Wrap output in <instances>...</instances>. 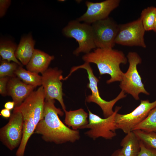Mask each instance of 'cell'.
Segmentation results:
<instances>
[{"mask_svg":"<svg viewBox=\"0 0 156 156\" xmlns=\"http://www.w3.org/2000/svg\"><path fill=\"white\" fill-rule=\"evenodd\" d=\"M153 30L155 32H156V15H155V17L154 29Z\"/></svg>","mask_w":156,"mask_h":156,"instance_id":"1f68e13d","label":"cell"},{"mask_svg":"<svg viewBox=\"0 0 156 156\" xmlns=\"http://www.w3.org/2000/svg\"><path fill=\"white\" fill-rule=\"evenodd\" d=\"M54 99H45L44 117L36 126L34 133L41 135L47 142L59 144L74 142L80 138L79 131L70 129L60 120L64 113L55 105Z\"/></svg>","mask_w":156,"mask_h":156,"instance_id":"6da1fadb","label":"cell"},{"mask_svg":"<svg viewBox=\"0 0 156 156\" xmlns=\"http://www.w3.org/2000/svg\"><path fill=\"white\" fill-rule=\"evenodd\" d=\"M16 77L28 84L36 87L42 86V76L36 73L31 72L19 66L15 73Z\"/></svg>","mask_w":156,"mask_h":156,"instance_id":"ffe728a7","label":"cell"},{"mask_svg":"<svg viewBox=\"0 0 156 156\" xmlns=\"http://www.w3.org/2000/svg\"><path fill=\"white\" fill-rule=\"evenodd\" d=\"M64 122L69 128L75 130L83 129L88 123V114L82 108L75 110H66Z\"/></svg>","mask_w":156,"mask_h":156,"instance_id":"e0dca14e","label":"cell"},{"mask_svg":"<svg viewBox=\"0 0 156 156\" xmlns=\"http://www.w3.org/2000/svg\"><path fill=\"white\" fill-rule=\"evenodd\" d=\"M54 58L53 55L35 49L30 60L26 65V68L31 72L42 74L48 69L51 62Z\"/></svg>","mask_w":156,"mask_h":156,"instance_id":"9a60e30c","label":"cell"},{"mask_svg":"<svg viewBox=\"0 0 156 156\" xmlns=\"http://www.w3.org/2000/svg\"><path fill=\"white\" fill-rule=\"evenodd\" d=\"M147 132H156V107L151 110L146 118L132 129Z\"/></svg>","mask_w":156,"mask_h":156,"instance_id":"603a6c76","label":"cell"},{"mask_svg":"<svg viewBox=\"0 0 156 156\" xmlns=\"http://www.w3.org/2000/svg\"><path fill=\"white\" fill-rule=\"evenodd\" d=\"M15 106V103L13 101H8L5 103L4 105V107L5 108L10 110L13 109Z\"/></svg>","mask_w":156,"mask_h":156,"instance_id":"f546056e","label":"cell"},{"mask_svg":"<svg viewBox=\"0 0 156 156\" xmlns=\"http://www.w3.org/2000/svg\"><path fill=\"white\" fill-rule=\"evenodd\" d=\"M94 40L96 48L113 49L119 29V25L108 18L91 25Z\"/></svg>","mask_w":156,"mask_h":156,"instance_id":"52a82bcc","label":"cell"},{"mask_svg":"<svg viewBox=\"0 0 156 156\" xmlns=\"http://www.w3.org/2000/svg\"><path fill=\"white\" fill-rule=\"evenodd\" d=\"M62 32L65 36L74 38L78 43L79 47L73 52L76 55L81 53H89L92 49L96 48L90 24L72 20L63 29Z\"/></svg>","mask_w":156,"mask_h":156,"instance_id":"5b68a950","label":"cell"},{"mask_svg":"<svg viewBox=\"0 0 156 156\" xmlns=\"http://www.w3.org/2000/svg\"><path fill=\"white\" fill-rule=\"evenodd\" d=\"M9 0H0V17H2L5 14L7 10L11 3Z\"/></svg>","mask_w":156,"mask_h":156,"instance_id":"83f0119b","label":"cell"},{"mask_svg":"<svg viewBox=\"0 0 156 156\" xmlns=\"http://www.w3.org/2000/svg\"><path fill=\"white\" fill-rule=\"evenodd\" d=\"M35 41L31 35L23 37L15 52L16 58L22 64L26 65L34 52Z\"/></svg>","mask_w":156,"mask_h":156,"instance_id":"2e32d148","label":"cell"},{"mask_svg":"<svg viewBox=\"0 0 156 156\" xmlns=\"http://www.w3.org/2000/svg\"><path fill=\"white\" fill-rule=\"evenodd\" d=\"M156 107V100L150 102L148 100H141L140 105L130 113L122 114L117 113L115 116L117 129H120L126 133L142 122L150 111Z\"/></svg>","mask_w":156,"mask_h":156,"instance_id":"ba28073f","label":"cell"},{"mask_svg":"<svg viewBox=\"0 0 156 156\" xmlns=\"http://www.w3.org/2000/svg\"><path fill=\"white\" fill-rule=\"evenodd\" d=\"M137 156H156V149L148 146L140 140V150Z\"/></svg>","mask_w":156,"mask_h":156,"instance_id":"484cf974","label":"cell"},{"mask_svg":"<svg viewBox=\"0 0 156 156\" xmlns=\"http://www.w3.org/2000/svg\"><path fill=\"white\" fill-rule=\"evenodd\" d=\"M0 115L3 117L7 118H10L11 115L10 110L5 108L1 110Z\"/></svg>","mask_w":156,"mask_h":156,"instance_id":"f1b7e54d","label":"cell"},{"mask_svg":"<svg viewBox=\"0 0 156 156\" xmlns=\"http://www.w3.org/2000/svg\"><path fill=\"white\" fill-rule=\"evenodd\" d=\"M82 59L85 62L96 64L100 75H109L111 78L107 81L108 84L121 81L123 73L120 65L126 64L127 61L122 51L113 49L96 48L83 56Z\"/></svg>","mask_w":156,"mask_h":156,"instance_id":"7a4b0ae2","label":"cell"},{"mask_svg":"<svg viewBox=\"0 0 156 156\" xmlns=\"http://www.w3.org/2000/svg\"><path fill=\"white\" fill-rule=\"evenodd\" d=\"M80 68L84 69L87 72L89 81L87 87L90 89L92 92L91 94L86 98V102H93L99 106L102 110L105 118L111 116L114 112L113 110L114 105L118 101L126 96L125 93L122 90L118 95L114 99L109 101L104 100L100 96L98 89V83L99 79L94 74L92 69L89 63L85 62L81 65L73 67L67 77H68L73 73Z\"/></svg>","mask_w":156,"mask_h":156,"instance_id":"277c9868","label":"cell"},{"mask_svg":"<svg viewBox=\"0 0 156 156\" xmlns=\"http://www.w3.org/2000/svg\"><path fill=\"white\" fill-rule=\"evenodd\" d=\"M111 156H125L122 153L121 149H119L115 151Z\"/></svg>","mask_w":156,"mask_h":156,"instance_id":"4dcf8cb0","label":"cell"},{"mask_svg":"<svg viewBox=\"0 0 156 156\" xmlns=\"http://www.w3.org/2000/svg\"><path fill=\"white\" fill-rule=\"evenodd\" d=\"M36 87L24 82L16 77H10L7 87V95L12 97L15 106L20 105Z\"/></svg>","mask_w":156,"mask_h":156,"instance_id":"5bb4252c","label":"cell"},{"mask_svg":"<svg viewBox=\"0 0 156 156\" xmlns=\"http://www.w3.org/2000/svg\"><path fill=\"white\" fill-rule=\"evenodd\" d=\"M23 118V133L21 143L16 153V156H24L27 142L34 133L36 127L33 116L26 113H22Z\"/></svg>","mask_w":156,"mask_h":156,"instance_id":"ac0fdd59","label":"cell"},{"mask_svg":"<svg viewBox=\"0 0 156 156\" xmlns=\"http://www.w3.org/2000/svg\"><path fill=\"white\" fill-rule=\"evenodd\" d=\"M120 0H106L94 3L86 1V12L77 20L89 24L109 17L110 13L119 5Z\"/></svg>","mask_w":156,"mask_h":156,"instance_id":"4fadbf2b","label":"cell"},{"mask_svg":"<svg viewBox=\"0 0 156 156\" xmlns=\"http://www.w3.org/2000/svg\"><path fill=\"white\" fill-rule=\"evenodd\" d=\"M62 71L57 68H50L42 74V86L44 88L45 99H56L64 112L66 107L63 96Z\"/></svg>","mask_w":156,"mask_h":156,"instance_id":"8fae6325","label":"cell"},{"mask_svg":"<svg viewBox=\"0 0 156 156\" xmlns=\"http://www.w3.org/2000/svg\"><path fill=\"white\" fill-rule=\"evenodd\" d=\"M127 57L129 67L126 72L123 73L119 86L122 91L131 94L136 100H138L140 93L149 95L144 88L137 69V65L141 63L142 59L134 52H129Z\"/></svg>","mask_w":156,"mask_h":156,"instance_id":"3957f363","label":"cell"},{"mask_svg":"<svg viewBox=\"0 0 156 156\" xmlns=\"http://www.w3.org/2000/svg\"><path fill=\"white\" fill-rule=\"evenodd\" d=\"M23 118L19 111L13 109L8 123L0 129V140L12 151L20 145L23 133Z\"/></svg>","mask_w":156,"mask_h":156,"instance_id":"9c48e42d","label":"cell"},{"mask_svg":"<svg viewBox=\"0 0 156 156\" xmlns=\"http://www.w3.org/2000/svg\"><path fill=\"white\" fill-rule=\"evenodd\" d=\"M121 108L119 106L116 107L114 113L104 118L92 113L88 109V123L83 129H90L85 133V134L94 140L100 137L110 140L115 137L117 129L115 123V116Z\"/></svg>","mask_w":156,"mask_h":156,"instance_id":"8992f818","label":"cell"},{"mask_svg":"<svg viewBox=\"0 0 156 156\" xmlns=\"http://www.w3.org/2000/svg\"><path fill=\"white\" fill-rule=\"evenodd\" d=\"M145 30L140 18L127 23L119 25L115 43L122 45L146 47L144 41Z\"/></svg>","mask_w":156,"mask_h":156,"instance_id":"30bf717a","label":"cell"},{"mask_svg":"<svg viewBox=\"0 0 156 156\" xmlns=\"http://www.w3.org/2000/svg\"><path fill=\"white\" fill-rule=\"evenodd\" d=\"M10 77H5L0 78V94L3 96L7 95V87L8 81Z\"/></svg>","mask_w":156,"mask_h":156,"instance_id":"4316f807","label":"cell"},{"mask_svg":"<svg viewBox=\"0 0 156 156\" xmlns=\"http://www.w3.org/2000/svg\"><path fill=\"white\" fill-rule=\"evenodd\" d=\"M17 46L14 42L10 40H1L0 42V55L2 60L9 62L13 61L20 66L21 63L16 58L15 52Z\"/></svg>","mask_w":156,"mask_h":156,"instance_id":"44dd1931","label":"cell"},{"mask_svg":"<svg viewBox=\"0 0 156 156\" xmlns=\"http://www.w3.org/2000/svg\"><path fill=\"white\" fill-rule=\"evenodd\" d=\"M45 95L42 86L31 94L19 105L15 107L14 110L32 115L36 127L44 117Z\"/></svg>","mask_w":156,"mask_h":156,"instance_id":"7c38bea8","label":"cell"},{"mask_svg":"<svg viewBox=\"0 0 156 156\" xmlns=\"http://www.w3.org/2000/svg\"><path fill=\"white\" fill-rule=\"evenodd\" d=\"M120 143L125 156H137L140 150V140L132 131L127 134Z\"/></svg>","mask_w":156,"mask_h":156,"instance_id":"d6986e66","label":"cell"},{"mask_svg":"<svg viewBox=\"0 0 156 156\" xmlns=\"http://www.w3.org/2000/svg\"><path fill=\"white\" fill-rule=\"evenodd\" d=\"M19 66L14 62H10L1 60L0 65V77H16L15 73Z\"/></svg>","mask_w":156,"mask_h":156,"instance_id":"d4e9b609","label":"cell"},{"mask_svg":"<svg viewBox=\"0 0 156 156\" xmlns=\"http://www.w3.org/2000/svg\"><path fill=\"white\" fill-rule=\"evenodd\" d=\"M156 12V7L153 6L148 7L142 11L140 18L146 31L153 30Z\"/></svg>","mask_w":156,"mask_h":156,"instance_id":"7402d4cb","label":"cell"},{"mask_svg":"<svg viewBox=\"0 0 156 156\" xmlns=\"http://www.w3.org/2000/svg\"><path fill=\"white\" fill-rule=\"evenodd\" d=\"M133 131L140 140L148 146L156 149V132H147L141 130Z\"/></svg>","mask_w":156,"mask_h":156,"instance_id":"cb8c5ba5","label":"cell"}]
</instances>
